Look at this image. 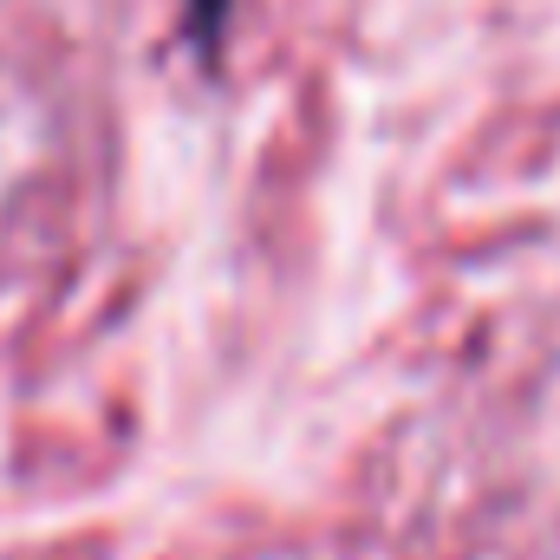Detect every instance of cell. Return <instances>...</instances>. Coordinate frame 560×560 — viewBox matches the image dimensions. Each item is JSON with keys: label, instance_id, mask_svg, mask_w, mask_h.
Masks as SVG:
<instances>
[{"label": "cell", "instance_id": "obj_1", "mask_svg": "<svg viewBox=\"0 0 560 560\" xmlns=\"http://www.w3.org/2000/svg\"><path fill=\"white\" fill-rule=\"evenodd\" d=\"M229 7H235V0H183V39L196 46V59H202V66H215V52H222Z\"/></svg>", "mask_w": 560, "mask_h": 560}]
</instances>
